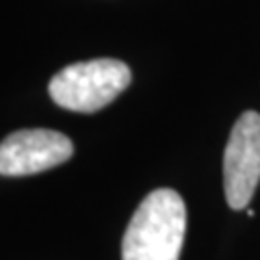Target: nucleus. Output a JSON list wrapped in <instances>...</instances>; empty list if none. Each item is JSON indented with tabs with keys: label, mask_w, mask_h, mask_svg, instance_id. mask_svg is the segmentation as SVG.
<instances>
[{
	"label": "nucleus",
	"mask_w": 260,
	"mask_h": 260,
	"mask_svg": "<svg viewBox=\"0 0 260 260\" xmlns=\"http://www.w3.org/2000/svg\"><path fill=\"white\" fill-rule=\"evenodd\" d=\"M74 154V143L48 128L15 130L0 143V176H32L63 165Z\"/></svg>",
	"instance_id": "4"
},
{
	"label": "nucleus",
	"mask_w": 260,
	"mask_h": 260,
	"mask_svg": "<svg viewBox=\"0 0 260 260\" xmlns=\"http://www.w3.org/2000/svg\"><path fill=\"white\" fill-rule=\"evenodd\" d=\"M260 182V115L245 111L232 126L223 154V189L230 208L243 210Z\"/></svg>",
	"instance_id": "3"
},
{
	"label": "nucleus",
	"mask_w": 260,
	"mask_h": 260,
	"mask_svg": "<svg viewBox=\"0 0 260 260\" xmlns=\"http://www.w3.org/2000/svg\"><path fill=\"white\" fill-rule=\"evenodd\" d=\"M133 80L124 61L93 59L72 63L54 74L48 93L61 109L74 113H95L111 104Z\"/></svg>",
	"instance_id": "2"
},
{
	"label": "nucleus",
	"mask_w": 260,
	"mask_h": 260,
	"mask_svg": "<svg viewBox=\"0 0 260 260\" xmlns=\"http://www.w3.org/2000/svg\"><path fill=\"white\" fill-rule=\"evenodd\" d=\"M186 206L174 189L145 198L126 228L121 260H178L184 245Z\"/></svg>",
	"instance_id": "1"
}]
</instances>
